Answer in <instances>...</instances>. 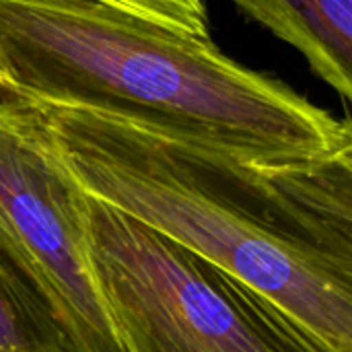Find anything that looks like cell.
Listing matches in <instances>:
<instances>
[{"label":"cell","mask_w":352,"mask_h":352,"mask_svg":"<svg viewBox=\"0 0 352 352\" xmlns=\"http://www.w3.org/2000/svg\"><path fill=\"white\" fill-rule=\"evenodd\" d=\"M0 101L89 111L258 165L352 153V126L285 80L95 0H0Z\"/></svg>","instance_id":"7a4b0ae2"},{"label":"cell","mask_w":352,"mask_h":352,"mask_svg":"<svg viewBox=\"0 0 352 352\" xmlns=\"http://www.w3.org/2000/svg\"><path fill=\"white\" fill-rule=\"evenodd\" d=\"M0 266L70 352H126L95 276L89 194L35 113L0 101Z\"/></svg>","instance_id":"277c9868"},{"label":"cell","mask_w":352,"mask_h":352,"mask_svg":"<svg viewBox=\"0 0 352 352\" xmlns=\"http://www.w3.org/2000/svg\"><path fill=\"white\" fill-rule=\"evenodd\" d=\"M95 2L146 19L179 35L208 37L206 0H95Z\"/></svg>","instance_id":"52a82bcc"},{"label":"cell","mask_w":352,"mask_h":352,"mask_svg":"<svg viewBox=\"0 0 352 352\" xmlns=\"http://www.w3.org/2000/svg\"><path fill=\"white\" fill-rule=\"evenodd\" d=\"M89 245L126 352H336L264 293L93 196Z\"/></svg>","instance_id":"3957f363"},{"label":"cell","mask_w":352,"mask_h":352,"mask_svg":"<svg viewBox=\"0 0 352 352\" xmlns=\"http://www.w3.org/2000/svg\"><path fill=\"white\" fill-rule=\"evenodd\" d=\"M25 107L89 196L241 278L336 352H352V153L258 165L89 111Z\"/></svg>","instance_id":"6da1fadb"},{"label":"cell","mask_w":352,"mask_h":352,"mask_svg":"<svg viewBox=\"0 0 352 352\" xmlns=\"http://www.w3.org/2000/svg\"><path fill=\"white\" fill-rule=\"evenodd\" d=\"M295 47L344 105L352 97V0H231Z\"/></svg>","instance_id":"5b68a950"},{"label":"cell","mask_w":352,"mask_h":352,"mask_svg":"<svg viewBox=\"0 0 352 352\" xmlns=\"http://www.w3.org/2000/svg\"><path fill=\"white\" fill-rule=\"evenodd\" d=\"M0 352H70L68 344L0 266Z\"/></svg>","instance_id":"8992f818"}]
</instances>
